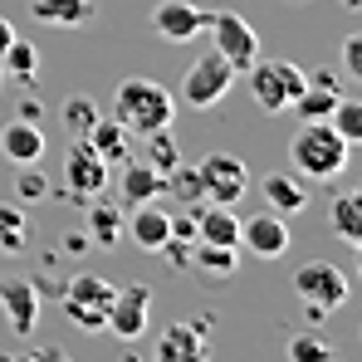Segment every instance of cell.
Wrapping results in <instances>:
<instances>
[{"label": "cell", "instance_id": "cell-1", "mask_svg": "<svg viewBox=\"0 0 362 362\" xmlns=\"http://www.w3.org/2000/svg\"><path fill=\"white\" fill-rule=\"evenodd\" d=\"M113 122L127 127V137H152L177 122V93L162 88L157 78H122L113 93Z\"/></svg>", "mask_w": 362, "mask_h": 362}, {"label": "cell", "instance_id": "cell-2", "mask_svg": "<svg viewBox=\"0 0 362 362\" xmlns=\"http://www.w3.org/2000/svg\"><path fill=\"white\" fill-rule=\"evenodd\" d=\"M348 157H353V147L328 127V118L303 122L299 132H294V142H289V162H294V172H299L303 181H333V177H343Z\"/></svg>", "mask_w": 362, "mask_h": 362}, {"label": "cell", "instance_id": "cell-3", "mask_svg": "<svg viewBox=\"0 0 362 362\" xmlns=\"http://www.w3.org/2000/svg\"><path fill=\"white\" fill-rule=\"evenodd\" d=\"M353 294V279L338 269V264H328V259H308L294 269V299L303 303V318L308 323H323L333 308H343Z\"/></svg>", "mask_w": 362, "mask_h": 362}, {"label": "cell", "instance_id": "cell-4", "mask_svg": "<svg viewBox=\"0 0 362 362\" xmlns=\"http://www.w3.org/2000/svg\"><path fill=\"white\" fill-rule=\"evenodd\" d=\"M245 74H250V98L264 113H289L303 93V69L294 59H255Z\"/></svg>", "mask_w": 362, "mask_h": 362}, {"label": "cell", "instance_id": "cell-5", "mask_svg": "<svg viewBox=\"0 0 362 362\" xmlns=\"http://www.w3.org/2000/svg\"><path fill=\"white\" fill-rule=\"evenodd\" d=\"M113 289H118V284H108V279H98V274H78V279H69V284L59 289L64 318H69L78 333H103Z\"/></svg>", "mask_w": 362, "mask_h": 362}, {"label": "cell", "instance_id": "cell-6", "mask_svg": "<svg viewBox=\"0 0 362 362\" xmlns=\"http://www.w3.org/2000/svg\"><path fill=\"white\" fill-rule=\"evenodd\" d=\"M235 69L221 59L216 49H206L201 59L186 69V78H181V93H177V103H186V108H216L230 88H235Z\"/></svg>", "mask_w": 362, "mask_h": 362}, {"label": "cell", "instance_id": "cell-7", "mask_svg": "<svg viewBox=\"0 0 362 362\" xmlns=\"http://www.w3.org/2000/svg\"><path fill=\"white\" fill-rule=\"evenodd\" d=\"M211 49L221 54V59L230 64L235 74H245L250 64L259 59V35H255V25L235 15V10H211Z\"/></svg>", "mask_w": 362, "mask_h": 362}, {"label": "cell", "instance_id": "cell-8", "mask_svg": "<svg viewBox=\"0 0 362 362\" xmlns=\"http://www.w3.org/2000/svg\"><path fill=\"white\" fill-rule=\"evenodd\" d=\"M196 177H201V196L216 201V206H235V201H245V191H250V167H245L240 157H230V152L201 157L196 162Z\"/></svg>", "mask_w": 362, "mask_h": 362}, {"label": "cell", "instance_id": "cell-9", "mask_svg": "<svg viewBox=\"0 0 362 362\" xmlns=\"http://www.w3.org/2000/svg\"><path fill=\"white\" fill-rule=\"evenodd\" d=\"M108 186V162L93 152V142L88 137H74L69 142V152H64V196L69 201H88V196H98Z\"/></svg>", "mask_w": 362, "mask_h": 362}, {"label": "cell", "instance_id": "cell-10", "mask_svg": "<svg viewBox=\"0 0 362 362\" xmlns=\"http://www.w3.org/2000/svg\"><path fill=\"white\" fill-rule=\"evenodd\" d=\"M206 25H211V10H201V5H191V0H157V5H152V30H157L167 45L196 40Z\"/></svg>", "mask_w": 362, "mask_h": 362}, {"label": "cell", "instance_id": "cell-11", "mask_svg": "<svg viewBox=\"0 0 362 362\" xmlns=\"http://www.w3.org/2000/svg\"><path fill=\"white\" fill-rule=\"evenodd\" d=\"M147 308H152V289L147 284H122L113 289V303H108V333H118V338H142L147 333Z\"/></svg>", "mask_w": 362, "mask_h": 362}, {"label": "cell", "instance_id": "cell-12", "mask_svg": "<svg viewBox=\"0 0 362 362\" xmlns=\"http://www.w3.org/2000/svg\"><path fill=\"white\" fill-rule=\"evenodd\" d=\"M0 313H5V323L20 338H30L35 323H40V289H35V279H20V274L0 279Z\"/></svg>", "mask_w": 362, "mask_h": 362}, {"label": "cell", "instance_id": "cell-13", "mask_svg": "<svg viewBox=\"0 0 362 362\" xmlns=\"http://www.w3.org/2000/svg\"><path fill=\"white\" fill-rule=\"evenodd\" d=\"M240 245L250 255H259V259H279L284 250H289V216H274V211H259V216H250L240 221Z\"/></svg>", "mask_w": 362, "mask_h": 362}, {"label": "cell", "instance_id": "cell-14", "mask_svg": "<svg viewBox=\"0 0 362 362\" xmlns=\"http://www.w3.org/2000/svg\"><path fill=\"white\" fill-rule=\"evenodd\" d=\"M122 226H127L132 245H137V250H147V255H162V245L172 240V211H167V206H157V201L132 206V216H122Z\"/></svg>", "mask_w": 362, "mask_h": 362}, {"label": "cell", "instance_id": "cell-15", "mask_svg": "<svg viewBox=\"0 0 362 362\" xmlns=\"http://www.w3.org/2000/svg\"><path fill=\"white\" fill-rule=\"evenodd\" d=\"M162 196V172L147 162V157H122L118 162V201L122 206H142V201H157Z\"/></svg>", "mask_w": 362, "mask_h": 362}, {"label": "cell", "instance_id": "cell-16", "mask_svg": "<svg viewBox=\"0 0 362 362\" xmlns=\"http://www.w3.org/2000/svg\"><path fill=\"white\" fill-rule=\"evenodd\" d=\"M338 98H343V83H338V74L318 69V74H303V93L294 98V108H289V113H299V122L328 118Z\"/></svg>", "mask_w": 362, "mask_h": 362}, {"label": "cell", "instance_id": "cell-17", "mask_svg": "<svg viewBox=\"0 0 362 362\" xmlns=\"http://www.w3.org/2000/svg\"><path fill=\"white\" fill-rule=\"evenodd\" d=\"M206 323L196 318H181V323H167V333L157 338V358L162 362H196L206 358Z\"/></svg>", "mask_w": 362, "mask_h": 362}, {"label": "cell", "instance_id": "cell-18", "mask_svg": "<svg viewBox=\"0 0 362 362\" xmlns=\"http://www.w3.org/2000/svg\"><path fill=\"white\" fill-rule=\"evenodd\" d=\"M0 157L15 162V167L40 162V157H45V127L30 122V118H10L5 127H0Z\"/></svg>", "mask_w": 362, "mask_h": 362}, {"label": "cell", "instance_id": "cell-19", "mask_svg": "<svg viewBox=\"0 0 362 362\" xmlns=\"http://www.w3.org/2000/svg\"><path fill=\"white\" fill-rule=\"evenodd\" d=\"M196 240L201 245H230V250H240V216L230 211V206H196Z\"/></svg>", "mask_w": 362, "mask_h": 362}, {"label": "cell", "instance_id": "cell-20", "mask_svg": "<svg viewBox=\"0 0 362 362\" xmlns=\"http://www.w3.org/2000/svg\"><path fill=\"white\" fill-rule=\"evenodd\" d=\"M259 191H264V206L274 216H299L308 206V186H303L299 172H274V177L259 181Z\"/></svg>", "mask_w": 362, "mask_h": 362}, {"label": "cell", "instance_id": "cell-21", "mask_svg": "<svg viewBox=\"0 0 362 362\" xmlns=\"http://www.w3.org/2000/svg\"><path fill=\"white\" fill-rule=\"evenodd\" d=\"M328 226L343 245L362 250V191H338L328 206Z\"/></svg>", "mask_w": 362, "mask_h": 362}, {"label": "cell", "instance_id": "cell-22", "mask_svg": "<svg viewBox=\"0 0 362 362\" xmlns=\"http://www.w3.org/2000/svg\"><path fill=\"white\" fill-rule=\"evenodd\" d=\"M83 211H88V240L98 245V250H113L122 235V206L103 201V191H98V196L83 201Z\"/></svg>", "mask_w": 362, "mask_h": 362}, {"label": "cell", "instance_id": "cell-23", "mask_svg": "<svg viewBox=\"0 0 362 362\" xmlns=\"http://www.w3.org/2000/svg\"><path fill=\"white\" fill-rule=\"evenodd\" d=\"M30 15L54 30H78L93 20V0H30Z\"/></svg>", "mask_w": 362, "mask_h": 362}, {"label": "cell", "instance_id": "cell-24", "mask_svg": "<svg viewBox=\"0 0 362 362\" xmlns=\"http://www.w3.org/2000/svg\"><path fill=\"white\" fill-rule=\"evenodd\" d=\"M88 142H93V152H98L108 167H118L122 157H127V142H132V137H127V127H122V122L98 118L93 127H88Z\"/></svg>", "mask_w": 362, "mask_h": 362}, {"label": "cell", "instance_id": "cell-25", "mask_svg": "<svg viewBox=\"0 0 362 362\" xmlns=\"http://www.w3.org/2000/svg\"><path fill=\"white\" fill-rule=\"evenodd\" d=\"M30 240V216L20 201H0V255H20Z\"/></svg>", "mask_w": 362, "mask_h": 362}, {"label": "cell", "instance_id": "cell-26", "mask_svg": "<svg viewBox=\"0 0 362 362\" xmlns=\"http://www.w3.org/2000/svg\"><path fill=\"white\" fill-rule=\"evenodd\" d=\"M162 196H172V206H201L206 196H201V177H196V167H172L167 177H162Z\"/></svg>", "mask_w": 362, "mask_h": 362}, {"label": "cell", "instance_id": "cell-27", "mask_svg": "<svg viewBox=\"0 0 362 362\" xmlns=\"http://www.w3.org/2000/svg\"><path fill=\"white\" fill-rule=\"evenodd\" d=\"M196 269H206V274H216V279H230L235 269H240V250H230V245H201L196 240Z\"/></svg>", "mask_w": 362, "mask_h": 362}, {"label": "cell", "instance_id": "cell-28", "mask_svg": "<svg viewBox=\"0 0 362 362\" xmlns=\"http://www.w3.org/2000/svg\"><path fill=\"white\" fill-rule=\"evenodd\" d=\"M0 69H10V78L15 83H35V69H40V49L30 45V40H10V49L0 54Z\"/></svg>", "mask_w": 362, "mask_h": 362}, {"label": "cell", "instance_id": "cell-29", "mask_svg": "<svg viewBox=\"0 0 362 362\" xmlns=\"http://www.w3.org/2000/svg\"><path fill=\"white\" fill-rule=\"evenodd\" d=\"M103 118L98 113V103L93 98H83V93H74V98H64V108H59V122L69 127V137H88V127Z\"/></svg>", "mask_w": 362, "mask_h": 362}, {"label": "cell", "instance_id": "cell-30", "mask_svg": "<svg viewBox=\"0 0 362 362\" xmlns=\"http://www.w3.org/2000/svg\"><path fill=\"white\" fill-rule=\"evenodd\" d=\"M328 127H333L348 147H358V142H362V103L338 98V103H333V113H328Z\"/></svg>", "mask_w": 362, "mask_h": 362}, {"label": "cell", "instance_id": "cell-31", "mask_svg": "<svg viewBox=\"0 0 362 362\" xmlns=\"http://www.w3.org/2000/svg\"><path fill=\"white\" fill-rule=\"evenodd\" d=\"M142 142H147V152H142V157H147V162H152L162 177H167V172L181 162L177 142H172V127H162V132H152V137H142Z\"/></svg>", "mask_w": 362, "mask_h": 362}, {"label": "cell", "instance_id": "cell-32", "mask_svg": "<svg viewBox=\"0 0 362 362\" xmlns=\"http://www.w3.org/2000/svg\"><path fill=\"white\" fill-rule=\"evenodd\" d=\"M289 362H333V348L318 333H299L289 338Z\"/></svg>", "mask_w": 362, "mask_h": 362}, {"label": "cell", "instance_id": "cell-33", "mask_svg": "<svg viewBox=\"0 0 362 362\" xmlns=\"http://www.w3.org/2000/svg\"><path fill=\"white\" fill-rule=\"evenodd\" d=\"M15 191H20V201H40V196H49V177L35 172V162H25L15 177Z\"/></svg>", "mask_w": 362, "mask_h": 362}, {"label": "cell", "instance_id": "cell-34", "mask_svg": "<svg viewBox=\"0 0 362 362\" xmlns=\"http://www.w3.org/2000/svg\"><path fill=\"white\" fill-rule=\"evenodd\" d=\"M343 69H348V78H362V35L343 40Z\"/></svg>", "mask_w": 362, "mask_h": 362}, {"label": "cell", "instance_id": "cell-35", "mask_svg": "<svg viewBox=\"0 0 362 362\" xmlns=\"http://www.w3.org/2000/svg\"><path fill=\"white\" fill-rule=\"evenodd\" d=\"M20 118L40 122V118H45V103H40V98H35V93H25V98H20Z\"/></svg>", "mask_w": 362, "mask_h": 362}, {"label": "cell", "instance_id": "cell-36", "mask_svg": "<svg viewBox=\"0 0 362 362\" xmlns=\"http://www.w3.org/2000/svg\"><path fill=\"white\" fill-rule=\"evenodd\" d=\"M10 40H15V25H10V20H5V15H0V54H5V49H10Z\"/></svg>", "mask_w": 362, "mask_h": 362}, {"label": "cell", "instance_id": "cell-37", "mask_svg": "<svg viewBox=\"0 0 362 362\" xmlns=\"http://www.w3.org/2000/svg\"><path fill=\"white\" fill-rule=\"evenodd\" d=\"M0 83H5V69H0Z\"/></svg>", "mask_w": 362, "mask_h": 362}]
</instances>
